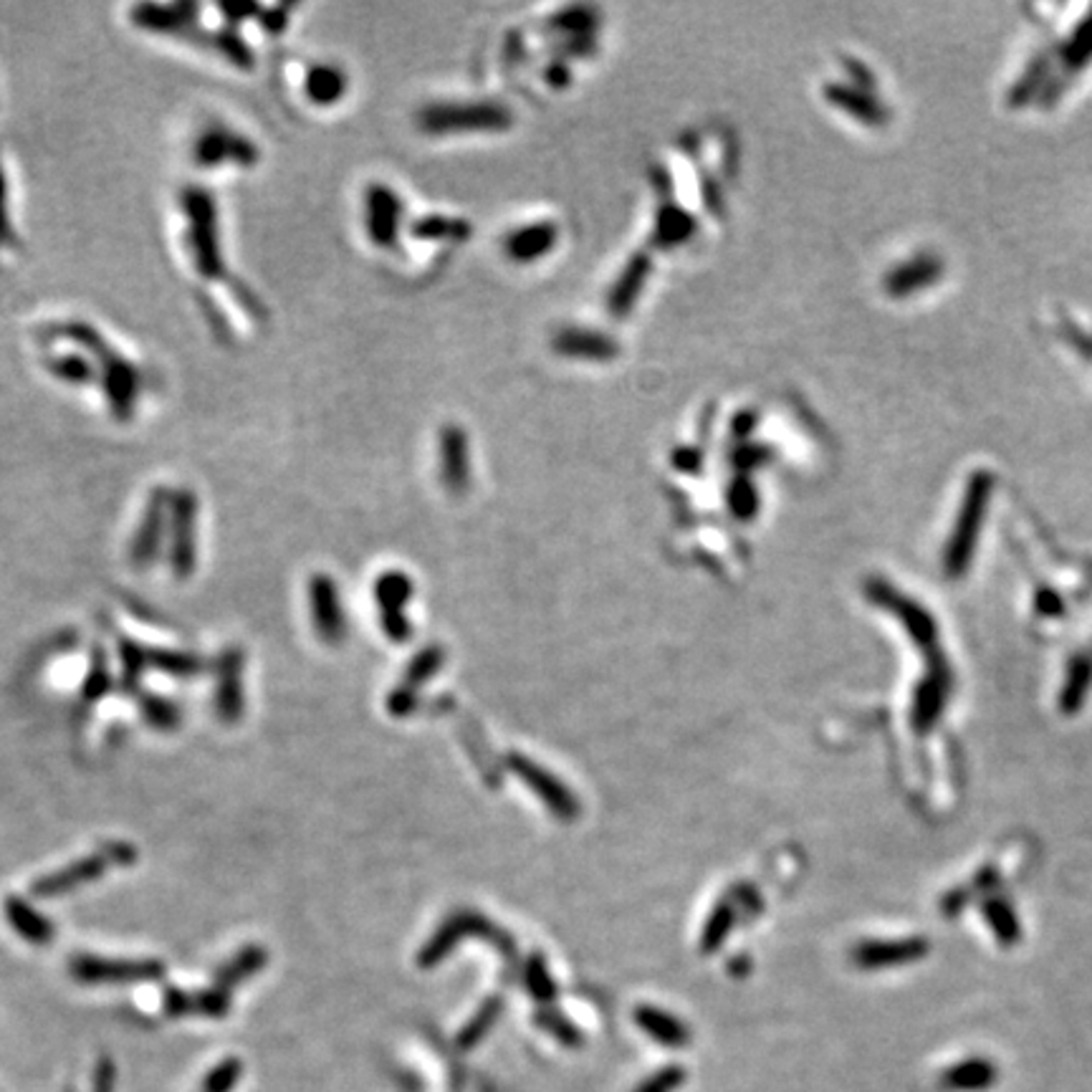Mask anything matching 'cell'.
Returning a JSON list of instances; mask_svg holds the SVG:
<instances>
[{
  "label": "cell",
  "instance_id": "1",
  "mask_svg": "<svg viewBox=\"0 0 1092 1092\" xmlns=\"http://www.w3.org/2000/svg\"><path fill=\"white\" fill-rule=\"evenodd\" d=\"M46 337L56 339H69L82 346L84 352L91 357V362H100V379L104 395H107L109 410H112L117 420H129L137 408V400L142 395V375L140 370L129 362L127 357H122L120 352H114L112 346L104 342L100 332L87 322H67L56 324L46 332Z\"/></svg>",
  "mask_w": 1092,
  "mask_h": 1092
},
{
  "label": "cell",
  "instance_id": "2",
  "mask_svg": "<svg viewBox=\"0 0 1092 1092\" xmlns=\"http://www.w3.org/2000/svg\"><path fill=\"white\" fill-rule=\"evenodd\" d=\"M180 208L187 218V251L195 271L208 281H231L223 248H220L218 208L205 187H187L180 195Z\"/></svg>",
  "mask_w": 1092,
  "mask_h": 1092
},
{
  "label": "cell",
  "instance_id": "3",
  "mask_svg": "<svg viewBox=\"0 0 1092 1092\" xmlns=\"http://www.w3.org/2000/svg\"><path fill=\"white\" fill-rule=\"evenodd\" d=\"M512 109L496 102L430 104L417 114V127L428 135L503 132L512 127Z\"/></svg>",
  "mask_w": 1092,
  "mask_h": 1092
},
{
  "label": "cell",
  "instance_id": "4",
  "mask_svg": "<svg viewBox=\"0 0 1092 1092\" xmlns=\"http://www.w3.org/2000/svg\"><path fill=\"white\" fill-rule=\"evenodd\" d=\"M137 860V853L132 845H124V842H112L100 853L89 855V858L71 862L69 867L58 870L54 875H46V878L36 880L31 893L36 898H56V895L71 893L76 885H84V882H91L102 878L107 873L109 865H132Z\"/></svg>",
  "mask_w": 1092,
  "mask_h": 1092
},
{
  "label": "cell",
  "instance_id": "5",
  "mask_svg": "<svg viewBox=\"0 0 1092 1092\" xmlns=\"http://www.w3.org/2000/svg\"><path fill=\"white\" fill-rule=\"evenodd\" d=\"M261 149L253 145V140L238 135L226 124H211L195 137L193 142V160L202 169L235 165V167H253L258 162Z\"/></svg>",
  "mask_w": 1092,
  "mask_h": 1092
},
{
  "label": "cell",
  "instance_id": "6",
  "mask_svg": "<svg viewBox=\"0 0 1092 1092\" xmlns=\"http://www.w3.org/2000/svg\"><path fill=\"white\" fill-rule=\"evenodd\" d=\"M198 499L182 488L169 501V565L178 579H187L195 569V541H198Z\"/></svg>",
  "mask_w": 1092,
  "mask_h": 1092
},
{
  "label": "cell",
  "instance_id": "7",
  "mask_svg": "<svg viewBox=\"0 0 1092 1092\" xmlns=\"http://www.w3.org/2000/svg\"><path fill=\"white\" fill-rule=\"evenodd\" d=\"M405 202L390 185L375 182L364 193V228L377 248H395L400 238Z\"/></svg>",
  "mask_w": 1092,
  "mask_h": 1092
},
{
  "label": "cell",
  "instance_id": "8",
  "mask_svg": "<svg viewBox=\"0 0 1092 1092\" xmlns=\"http://www.w3.org/2000/svg\"><path fill=\"white\" fill-rule=\"evenodd\" d=\"M508 762H512L514 774L532 787L534 794L552 809V814H557L559 820H574V817H579L577 796H574L557 776L549 774L547 769H541L532 758H524L519 754H514Z\"/></svg>",
  "mask_w": 1092,
  "mask_h": 1092
},
{
  "label": "cell",
  "instance_id": "9",
  "mask_svg": "<svg viewBox=\"0 0 1092 1092\" xmlns=\"http://www.w3.org/2000/svg\"><path fill=\"white\" fill-rule=\"evenodd\" d=\"M413 597V581L402 572L379 574L375 585V599L382 614V630L390 640L405 643L410 638V623L405 617V605Z\"/></svg>",
  "mask_w": 1092,
  "mask_h": 1092
},
{
  "label": "cell",
  "instance_id": "10",
  "mask_svg": "<svg viewBox=\"0 0 1092 1092\" xmlns=\"http://www.w3.org/2000/svg\"><path fill=\"white\" fill-rule=\"evenodd\" d=\"M984 496H986L984 481L977 479L971 483L969 496H966L964 508H961L959 526H956V532H953V539H951V544H948V552H946V572L951 574V577H959V574L966 569V561H969V557H971L973 541H977L979 524H981V514H984Z\"/></svg>",
  "mask_w": 1092,
  "mask_h": 1092
},
{
  "label": "cell",
  "instance_id": "11",
  "mask_svg": "<svg viewBox=\"0 0 1092 1092\" xmlns=\"http://www.w3.org/2000/svg\"><path fill=\"white\" fill-rule=\"evenodd\" d=\"M867 597H873L880 607L891 610L895 617L906 625V630L911 632L913 640L920 647H928L933 640H936V623H933L931 614H928L920 605H915L908 597H903V594L895 590L893 585H888V581H880V579L867 581Z\"/></svg>",
  "mask_w": 1092,
  "mask_h": 1092
},
{
  "label": "cell",
  "instance_id": "12",
  "mask_svg": "<svg viewBox=\"0 0 1092 1092\" xmlns=\"http://www.w3.org/2000/svg\"><path fill=\"white\" fill-rule=\"evenodd\" d=\"M169 501H173V494L162 488H157L149 496L145 516H142L140 529H137L132 539V549H129V557L140 569H145L160 554L162 536H165V529L169 524Z\"/></svg>",
  "mask_w": 1092,
  "mask_h": 1092
},
{
  "label": "cell",
  "instance_id": "13",
  "mask_svg": "<svg viewBox=\"0 0 1092 1092\" xmlns=\"http://www.w3.org/2000/svg\"><path fill=\"white\" fill-rule=\"evenodd\" d=\"M71 973L84 984H109V981H142L157 979L162 973V966L157 961H112L96 956H76L71 959Z\"/></svg>",
  "mask_w": 1092,
  "mask_h": 1092
},
{
  "label": "cell",
  "instance_id": "14",
  "mask_svg": "<svg viewBox=\"0 0 1092 1092\" xmlns=\"http://www.w3.org/2000/svg\"><path fill=\"white\" fill-rule=\"evenodd\" d=\"M198 5L193 3H173V5H137L132 11V21L137 29L149 31V34L165 36H198Z\"/></svg>",
  "mask_w": 1092,
  "mask_h": 1092
},
{
  "label": "cell",
  "instance_id": "15",
  "mask_svg": "<svg viewBox=\"0 0 1092 1092\" xmlns=\"http://www.w3.org/2000/svg\"><path fill=\"white\" fill-rule=\"evenodd\" d=\"M437 466L448 490L463 494L470 483V446L468 433L458 425H446L437 435Z\"/></svg>",
  "mask_w": 1092,
  "mask_h": 1092
},
{
  "label": "cell",
  "instance_id": "16",
  "mask_svg": "<svg viewBox=\"0 0 1092 1092\" xmlns=\"http://www.w3.org/2000/svg\"><path fill=\"white\" fill-rule=\"evenodd\" d=\"M309 599H311L314 627H317L319 638L329 645L342 643L344 614H342V607H339V594H337L335 579L326 577V574H317V577H311Z\"/></svg>",
  "mask_w": 1092,
  "mask_h": 1092
},
{
  "label": "cell",
  "instance_id": "17",
  "mask_svg": "<svg viewBox=\"0 0 1092 1092\" xmlns=\"http://www.w3.org/2000/svg\"><path fill=\"white\" fill-rule=\"evenodd\" d=\"M559 240V228L554 220H539V223L521 226L503 240V251L516 264H532V261L547 256L554 251Z\"/></svg>",
  "mask_w": 1092,
  "mask_h": 1092
},
{
  "label": "cell",
  "instance_id": "18",
  "mask_svg": "<svg viewBox=\"0 0 1092 1092\" xmlns=\"http://www.w3.org/2000/svg\"><path fill=\"white\" fill-rule=\"evenodd\" d=\"M652 271V258L650 253L640 251L627 261V266L620 271L617 281L612 284L610 297H607V309H610L614 317H627L632 311V306L643 293L647 279H650Z\"/></svg>",
  "mask_w": 1092,
  "mask_h": 1092
},
{
  "label": "cell",
  "instance_id": "19",
  "mask_svg": "<svg viewBox=\"0 0 1092 1092\" xmlns=\"http://www.w3.org/2000/svg\"><path fill=\"white\" fill-rule=\"evenodd\" d=\"M552 346L561 357L597 359V362H605V359H614L620 355L617 339L594 329H577V326L561 329L559 335L554 337Z\"/></svg>",
  "mask_w": 1092,
  "mask_h": 1092
},
{
  "label": "cell",
  "instance_id": "20",
  "mask_svg": "<svg viewBox=\"0 0 1092 1092\" xmlns=\"http://www.w3.org/2000/svg\"><path fill=\"white\" fill-rule=\"evenodd\" d=\"M926 953V944L920 938L906 941H865L855 948L853 959L862 969H882V966L906 964Z\"/></svg>",
  "mask_w": 1092,
  "mask_h": 1092
},
{
  "label": "cell",
  "instance_id": "21",
  "mask_svg": "<svg viewBox=\"0 0 1092 1092\" xmlns=\"http://www.w3.org/2000/svg\"><path fill=\"white\" fill-rule=\"evenodd\" d=\"M948 685H951V678H948L946 665H938L931 676H928L926 680H920L918 691H915V698H913L915 731H928L933 723H936L941 711H944Z\"/></svg>",
  "mask_w": 1092,
  "mask_h": 1092
},
{
  "label": "cell",
  "instance_id": "22",
  "mask_svg": "<svg viewBox=\"0 0 1092 1092\" xmlns=\"http://www.w3.org/2000/svg\"><path fill=\"white\" fill-rule=\"evenodd\" d=\"M350 91V76L337 64H317L304 78V94L314 107H335Z\"/></svg>",
  "mask_w": 1092,
  "mask_h": 1092
},
{
  "label": "cell",
  "instance_id": "23",
  "mask_svg": "<svg viewBox=\"0 0 1092 1092\" xmlns=\"http://www.w3.org/2000/svg\"><path fill=\"white\" fill-rule=\"evenodd\" d=\"M822 94H825V100L833 107L842 109L845 114H853L855 120L873 124V127H880L888 117L875 96H870L865 89L853 87V84H827Z\"/></svg>",
  "mask_w": 1092,
  "mask_h": 1092
},
{
  "label": "cell",
  "instance_id": "24",
  "mask_svg": "<svg viewBox=\"0 0 1092 1092\" xmlns=\"http://www.w3.org/2000/svg\"><path fill=\"white\" fill-rule=\"evenodd\" d=\"M635 1022L647 1037L665 1044V1048H683L691 1042V1032L685 1030V1024L668 1012L656 1009V1006H638Z\"/></svg>",
  "mask_w": 1092,
  "mask_h": 1092
},
{
  "label": "cell",
  "instance_id": "25",
  "mask_svg": "<svg viewBox=\"0 0 1092 1092\" xmlns=\"http://www.w3.org/2000/svg\"><path fill=\"white\" fill-rule=\"evenodd\" d=\"M941 273V264L931 256H918L913 261H906L903 266L895 268L893 273L885 276V291L893 293V297H908V293L924 289V286L933 284Z\"/></svg>",
  "mask_w": 1092,
  "mask_h": 1092
},
{
  "label": "cell",
  "instance_id": "26",
  "mask_svg": "<svg viewBox=\"0 0 1092 1092\" xmlns=\"http://www.w3.org/2000/svg\"><path fill=\"white\" fill-rule=\"evenodd\" d=\"M240 652L231 650L226 652L223 663H220V683L218 693H215V705H218V716L226 718V721H235L240 716V705H244V688H240Z\"/></svg>",
  "mask_w": 1092,
  "mask_h": 1092
},
{
  "label": "cell",
  "instance_id": "27",
  "mask_svg": "<svg viewBox=\"0 0 1092 1092\" xmlns=\"http://www.w3.org/2000/svg\"><path fill=\"white\" fill-rule=\"evenodd\" d=\"M5 915H8L11 926L16 928L18 936L29 941V944L46 946L54 938V926H51V920L43 918L41 913H36L34 908L21 898H8V903H5Z\"/></svg>",
  "mask_w": 1092,
  "mask_h": 1092
},
{
  "label": "cell",
  "instance_id": "28",
  "mask_svg": "<svg viewBox=\"0 0 1092 1092\" xmlns=\"http://www.w3.org/2000/svg\"><path fill=\"white\" fill-rule=\"evenodd\" d=\"M696 218L691 213H685L678 205H670V202H663L656 220V244L660 248H676L683 240H688L696 233Z\"/></svg>",
  "mask_w": 1092,
  "mask_h": 1092
},
{
  "label": "cell",
  "instance_id": "29",
  "mask_svg": "<svg viewBox=\"0 0 1092 1092\" xmlns=\"http://www.w3.org/2000/svg\"><path fill=\"white\" fill-rule=\"evenodd\" d=\"M43 368L69 384H89L100 377L96 364L82 355H51L46 357Z\"/></svg>",
  "mask_w": 1092,
  "mask_h": 1092
},
{
  "label": "cell",
  "instance_id": "30",
  "mask_svg": "<svg viewBox=\"0 0 1092 1092\" xmlns=\"http://www.w3.org/2000/svg\"><path fill=\"white\" fill-rule=\"evenodd\" d=\"M410 233L420 240H463L470 235L468 220L446 218V215H425L410 226Z\"/></svg>",
  "mask_w": 1092,
  "mask_h": 1092
},
{
  "label": "cell",
  "instance_id": "31",
  "mask_svg": "<svg viewBox=\"0 0 1092 1092\" xmlns=\"http://www.w3.org/2000/svg\"><path fill=\"white\" fill-rule=\"evenodd\" d=\"M726 501H729L731 514H734L736 519H754L758 512V490L754 486V481H751L749 476H738V479L731 481L729 490H726Z\"/></svg>",
  "mask_w": 1092,
  "mask_h": 1092
},
{
  "label": "cell",
  "instance_id": "32",
  "mask_svg": "<svg viewBox=\"0 0 1092 1092\" xmlns=\"http://www.w3.org/2000/svg\"><path fill=\"white\" fill-rule=\"evenodd\" d=\"M264 964H266L264 948L251 946V948H246V951H240L238 956H235L231 964H228L226 969L218 973V981L223 986H233V984H238V981L251 977V973H256Z\"/></svg>",
  "mask_w": 1092,
  "mask_h": 1092
},
{
  "label": "cell",
  "instance_id": "33",
  "mask_svg": "<svg viewBox=\"0 0 1092 1092\" xmlns=\"http://www.w3.org/2000/svg\"><path fill=\"white\" fill-rule=\"evenodd\" d=\"M597 21V11L590 5H572V8L559 11L557 16L549 18V25L557 31H567V34H585V31H592Z\"/></svg>",
  "mask_w": 1092,
  "mask_h": 1092
},
{
  "label": "cell",
  "instance_id": "34",
  "mask_svg": "<svg viewBox=\"0 0 1092 1092\" xmlns=\"http://www.w3.org/2000/svg\"><path fill=\"white\" fill-rule=\"evenodd\" d=\"M147 660L157 670L173 673V676H195V673H200V660L187 656V652H149Z\"/></svg>",
  "mask_w": 1092,
  "mask_h": 1092
},
{
  "label": "cell",
  "instance_id": "35",
  "mask_svg": "<svg viewBox=\"0 0 1092 1092\" xmlns=\"http://www.w3.org/2000/svg\"><path fill=\"white\" fill-rule=\"evenodd\" d=\"M736 920V911L734 906L731 903H721L714 911V915H711V920L705 924V931H703V951H714V948L721 944V941L726 938V933H729V928L734 926Z\"/></svg>",
  "mask_w": 1092,
  "mask_h": 1092
},
{
  "label": "cell",
  "instance_id": "36",
  "mask_svg": "<svg viewBox=\"0 0 1092 1092\" xmlns=\"http://www.w3.org/2000/svg\"><path fill=\"white\" fill-rule=\"evenodd\" d=\"M441 663H443V650H441V647H428V650H423L420 656H417L413 663H410L408 680H405V688L415 691L417 683H425V680L435 676V670L441 668Z\"/></svg>",
  "mask_w": 1092,
  "mask_h": 1092
},
{
  "label": "cell",
  "instance_id": "37",
  "mask_svg": "<svg viewBox=\"0 0 1092 1092\" xmlns=\"http://www.w3.org/2000/svg\"><path fill=\"white\" fill-rule=\"evenodd\" d=\"M145 716L149 723L157 726V729H162V731H169L175 723L180 721L178 709H175L173 703L162 701V698H149V701L145 703Z\"/></svg>",
  "mask_w": 1092,
  "mask_h": 1092
},
{
  "label": "cell",
  "instance_id": "38",
  "mask_svg": "<svg viewBox=\"0 0 1092 1092\" xmlns=\"http://www.w3.org/2000/svg\"><path fill=\"white\" fill-rule=\"evenodd\" d=\"M496 1015H499V1002H488V1006H483L479 1015H476L473 1022L466 1026V1032H463V1037H461V1044L470 1048V1044L479 1042V1039L488 1032V1026L494 1024Z\"/></svg>",
  "mask_w": 1092,
  "mask_h": 1092
},
{
  "label": "cell",
  "instance_id": "39",
  "mask_svg": "<svg viewBox=\"0 0 1092 1092\" xmlns=\"http://www.w3.org/2000/svg\"><path fill=\"white\" fill-rule=\"evenodd\" d=\"M683 1080H685L683 1070L665 1068V1070H660L658 1075L647 1077V1080L638 1088V1092H673Z\"/></svg>",
  "mask_w": 1092,
  "mask_h": 1092
},
{
  "label": "cell",
  "instance_id": "40",
  "mask_svg": "<svg viewBox=\"0 0 1092 1092\" xmlns=\"http://www.w3.org/2000/svg\"><path fill=\"white\" fill-rule=\"evenodd\" d=\"M526 981H529V989H532L536 999H541V1002L554 999V984L539 961H532V966H529V971H526Z\"/></svg>",
  "mask_w": 1092,
  "mask_h": 1092
},
{
  "label": "cell",
  "instance_id": "41",
  "mask_svg": "<svg viewBox=\"0 0 1092 1092\" xmlns=\"http://www.w3.org/2000/svg\"><path fill=\"white\" fill-rule=\"evenodd\" d=\"M13 228H11V215H8V187H5V175L3 167H0V246L13 244Z\"/></svg>",
  "mask_w": 1092,
  "mask_h": 1092
},
{
  "label": "cell",
  "instance_id": "42",
  "mask_svg": "<svg viewBox=\"0 0 1092 1092\" xmlns=\"http://www.w3.org/2000/svg\"><path fill=\"white\" fill-rule=\"evenodd\" d=\"M297 8V5H276V8L271 11H264L261 13V18H264V23L271 34H281V31L286 29V23H289V13Z\"/></svg>",
  "mask_w": 1092,
  "mask_h": 1092
},
{
  "label": "cell",
  "instance_id": "43",
  "mask_svg": "<svg viewBox=\"0 0 1092 1092\" xmlns=\"http://www.w3.org/2000/svg\"><path fill=\"white\" fill-rule=\"evenodd\" d=\"M673 463H676V468L683 470V473H698V470H701L703 458L696 448H680L673 453Z\"/></svg>",
  "mask_w": 1092,
  "mask_h": 1092
},
{
  "label": "cell",
  "instance_id": "44",
  "mask_svg": "<svg viewBox=\"0 0 1092 1092\" xmlns=\"http://www.w3.org/2000/svg\"><path fill=\"white\" fill-rule=\"evenodd\" d=\"M767 455H769V450L762 446H741L734 453V461L738 468H754V466H762L764 458Z\"/></svg>",
  "mask_w": 1092,
  "mask_h": 1092
},
{
  "label": "cell",
  "instance_id": "45",
  "mask_svg": "<svg viewBox=\"0 0 1092 1092\" xmlns=\"http://www.w3.org/2000/svg\"><path fill=\"white\" fill-rule=\"evenodd\" d=\"M107 680L109 678H107V670H104V665H102V668H100V665H96V668L91 670V676L87 680V698H89V701H91V698H100V696H104V693H107Z\"/></svg>",
  "mask_w": 1092,
  "mask_h": 1092
},
{
  "label": "cell",
  "instance_id": "46",
  "mask_svg": "<svg viewBox=\"0 0 1092 1092\" xmlns=\"http://www.w3.org/2000/svg\"><path fill=\"white\" fill-rule=\"evenodd\" d=\"M756 425V413H749V410H744V413H738L734 417V435L736 437H747L751 430H754Z\"/></svg>",
  "mask_w": 1092,
  "mask_h": 1092
},
{
  "label": "cell",
  "instance_id": "47",
  "mask_svg": "<svg viewBox=\"0 0 1092 1092\" xmlns=\"http://www.w3.org/2000/svg\"><path fill=\"white\" fill-rule=\"evenodd\" d=\"M547 78H557L554 82V87H565V84H569V69L567 67H552L547 71Z\"/></svg>",
  "mask_w": 1092,
  "mask_h": 1092
}]
</instances>
